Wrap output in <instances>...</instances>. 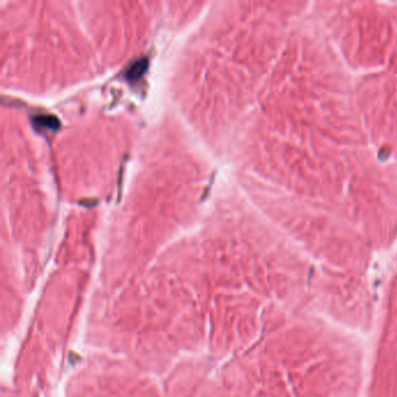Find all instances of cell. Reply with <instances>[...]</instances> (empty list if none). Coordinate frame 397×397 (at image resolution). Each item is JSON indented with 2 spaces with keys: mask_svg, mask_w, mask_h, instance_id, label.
<instances>
[{
  "mask_svg": "<svg viewBox=\"0 0 397 397\" xmlns=\"http://www.w3.org/2000/svg\"><path fill=\"white\" fill-rule=\"evenodd\" d=\"M147 64H148V62H147L146 59L138 60L137 62L133 63V64L129 65V68L125 72V76L127 77V79L129 80L138 79V78L142 76L143 72L147 70Z\"/></svg>",
  "mask_w": 397,
  "mask_h": 397,
  "instance_id": "7a4b0ae2",
  "label": "cell"
},
{
  "mask_svg": "<svg viewBox=\"0 0 397 397\" xmlns=\"http://www.w3.org/2000/svg\"><path fill=\"white\" fill-rule=\"evenodd\" d=\"M33 125L35 126L36 129L47 128L50 131H56L60 127V121L54 116L43 114V116H36L35 118H33Z\"/></svg>",
  "mask_w": 397,
  "mask_h": 397,
  "instance_id": "6da1fadb",
  "label": "cell"
}]
</instances>
